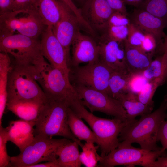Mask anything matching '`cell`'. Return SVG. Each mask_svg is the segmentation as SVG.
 I'll return each instance as SVG.
<instances>
[{
  "instance_id": "cell-1",
  "label": "cell",
  "mask_w": 167,
  "mask_h": 167,
  "mask_svg": "<svg viewBox=\"0 0 167 167\" xmlns=\"http://www.w3.org/2000/svg\"><path fill=\"white\" fill-rule=\"evenodd\" d=\"M47 98L70 104L79 97L70 78L46 61L43 56L28 66Z\"/></svg>"
},
{
  "instance_id": "cell-2",
  "label": "cell",
  "mask_w": 167,
  "mask_h": 167,
  "mask_svg": "<svg viewBox=\"0 0 167 167\" xmlns=\"http://www.w3.org/2000/svg\"><path fill=\"white\" fill-rule=\"evenodd\" d=\"M165 102L164 99L154 112L141 116L139 120L124 127L119 135L120 144L129 146L136 143L148 150H161L156 143L157 137L161 125L167 118Z\"/></svg>"
},
{
  "instance_id": "cell-3",
  "label": "cell",
  "mask_w": 167,
  "mask_h": 167,
  "mask_svg": "<svg viewBox=\"0 0 167 167\" xmlns=\"http://www.w3.org/2000/svg\"><path fill=\"white\" fill-rule=\"evenodd\" d=\"M69 107L84 119L92 130L98 140L101 157L118 147L121 131L126 126L137 120L124 122L115 118L110 119L98 117L88 111L79 99L72 102Z\"/></svg>"
},
{
  "instance_id": "cell-4",
  "label": "cell",
  "mask_w": 167,
  "mask_h": 167,
  "mask_svg": "<svg viewBox=\"0 0 167 167\" xmlns=\"http://www.w3.org/2000/svg\"><path fill=\"white\" fill-rule=\"evenodd\" d=\"M67 102L47 98L35 121L34 135L52 138L60 136L83 145L72 132L68 123Z\"/></svg>"
},
{
  "instance_id": "cell-5",
  "label": "cell",
  "mask_w": 167,
  "mask_h": 167,
  "mask_svg": "<svg viewBox=\"0 0 167 167\" xmlns=\"http://www.w3.org/2000/svg\"><path fill=\"white\" fill-rule=\"evenodd\" d=\"M70 141L65 138L56 139L35 135L18 155L11 157V166L31 167L42 162L54 161L57 159L59 148Z\"/></svg>"
},
{
  "instance_id": "cell-6",
  "label": "cell",
  "mask_w": 167,
  "mask_h": 167,
  "mask_svg": "<svg viewBox=\"0 0 167 167\" xmlns=\"http://www.w3.org/2000/svg\"><path fill=\"white\" fill-rule=\"evenodd\" d=\"M45 27L36 8L12 11L0 14V35L19 34L37 38Z\"/></svg>"
},
{
  "instance_id": "cell-7",
  "label": "cell",
  "mask_w": 167,
  "mask_h": 167,
  "mask_svg": "<svg viewBox=\"0 0 167 167\" xmlns=\"http://www.w3.org/2000/svg\"><path fill=\"white\" fill-rule=\"evenodd\" d=\"M167 156L166 149L163 148L157 151H149L119 143L117 148L107 155L101 156L98 167L139 165L150 167L158 157Z\"/></svg>"
},
{
  "instance_id": "cell-8",
  "label": "cell",
  "mask_w": 167,
  "mask_h": 167,
  "mask_svg": "<svg viewBox=\"0 0 167 167\" xmlns=\"http://www.w3.org/2000/svg\"><path fill=\"white\" fill-rule=\"evenodd\" d=\"M7 89L8 100H32L45 101L47 99L28 66L15 64L11 65Z\"/></svg>"
},
{
  "instance_id": "cell-9",
  "label": "cell",
  "mask_w": 167,
  "mask_h": 167,
  "mask_svg": "<svg viewBox=\"0 0 167 167\" xmlns=\"http://www.w3.org/2000/svg\"><path fill=\"white\" fill-rule=\"evenodd\" d=\"M0 36V52L11 55L15 64L28 66L43 56L37 38L19 34Z\"/></svg>"
},
{
  "instance_id": "cell-10",
  "label": "cell",
  "mask_w": 167,
  "mask_h": 167,
  "mask_svg": "<svg viewBox=\"0 0 167 167\" xmlns=\"http://www.w3.org/2000/svg\"><path fill=\"white\" fill-rule=\"evenodd\" d=\"M73 86L81 103L91 113L101 112L127 121L126 111L120 101L105 92L85 86L76 84Z\"/></svg>"
},
{
  "instance_id": "cell-11",
  "label": "cell",
  "mask_w": 167,
  "mask_h": 167,
  "mask_svg": "<svg viewBox=\"0 0 167 167\" xmlns=\"http://www.w3.org/2000/svg\"><path fill=\"white\" fill-rule=\"evenodd\" d=\"M75 69L74 76L76 84L108 94L109 80L113 71L107 66L99 61Z\"/></svg>"
},
{
  "instance_id": "cell-12",
  "label": "cell",
  "mask_w": 167,
  "mask_h": 167,
  "mask_svg": "<svg viewBox=\"0 0 167 167\" xmlns=\"http://www.w3.org/2000/svg\"><path fill=\"white\" fill-rule=\"evenodd\" d=\"M40 41L42 55L52 65L69 78L70 56L55 36L52 27L46 26Z\"/></svg>"
},
{
  "instance_id": "cell-13",
  "label": "cell",
  "mask_w": 167,
  "mask_h": 167,
  "mask_svg": "<svg viewBox=\"0 0 167 167\" xmlns=\"http://www.w3.org/2000/svg\"><path fill=\"white\" fill-rule=\"evenodd\" d=\"M82 27L73 11L63 2L61 7V17L58 23L52 27L54 33L70 56L71 46L76 35Z\"/></svg>"
},
{
  "instance_id": "cell-14",
  "label": "cell",
  "mask_w": 167,
  "mask_h": 167,
  "mask_svg": "<svg viewBox=\"0 0 167 167\" xmlns=\"http://www.w3.org/2000/svg\"><path fill=\"white\" fill-rule=\"evenodd\" d=\"M70 62L75 68L83 63L99 61L100 46L91 37L78 32L72 43Z\"/></svg>"
},
{
  "instance_id": "cell-15",
  "label": "cell",
  "mask_w": 167,
  "mask_h": 167,
  "mask_svg": "<svg viewBox=\"0 0 167 167\" xmlns=\"http://www.w3.org/2000/svg\"><path fill=\"white\" fill-rule=\"evenodd\" d=\"M81 11L84 19L95 32H104L115 11L106 0H87Z\"/></svg>"
},
{
  "instance_id": "cell-16",
  "label": "cell",
  "mask_w": 167,
  "mask_h": 167,
  "mask_svg": "<svg viewBox=\"0 0 167 167\" xmlns=\"http://www.w3.org/2000/svg\"><path fill=\"white\" fill-rule=\"evenodd\" d=\"M98 43L100 46V61L113 71L128 70L124 41H117L103 35Z\"/></svg>"
},
{
  "instance_id": "cell-17",
  "label": "cell",
  "mask_w": 167,
  "mask_h": 167,
  "mask_svg": "<svg viewBox=\"0 0 167 167\" xmlns=\"http://www.w3.org/2000/svg\"><path fill=\"white\" fill-rule=\"evenodd\" d=\"M128 17L131 22L145 32L153 35L162 43L166 35L164 30L167 24L162 19L143 9L136 8Z\"/></svg>"
},
{
  "instance_id": "cell-18",
  "label": "cell",
  "mask_w": 167,
  "mask_h": 167,
  "mask_svg": "<svg viewBox=\"0 0 167 167\" xmlns=\"http://www.w3.org/2000/svg\"><path fill=\"white\" fill-rule=\"evenodd\" d=\"M35 121L22 119L11 121L6 128L9 141L22 151L31 143L34 137Z\"/></svg>"
},
{
  "instance_id": "cell-19",
  "label": "cell",
  "mask_w": 167,
  "mask_h": 167,
  "mask_svg": "<svg viewBox=\"0 0 167 167\" xmlns=\"http://www.w3.org/2000/svg\"><path fill=\"white\" fill-rule=\"evenodd\" d=\"M46 101L22 99L8 100L6 107L8 110L21 119L36 121Z\"/></svg>"
},
{
  "instance_id": "cell-20",
  "label": "cell",
  "mask_w": 167,
  "mask_h": 167,
  "mask_svg": "<svg viewBox=\"0 0 167 167\" xmlns=\"http://www.w3.org/2000/svg\"><path fill=\"white\" fill-rule=\"evenodd\" d=\"M124 50L126 65L131 73H141L146 70L152 60V56L139 48L131 46L125 41Z\"/></svg>"
},
{
  "instance_id": "cell-21",
  "label": "cell",
  "mask_w": 167,
  "mask_h": 167,
  "mask_svg": "<svg viewBox=\"0 0 167 167\" xmlns=\"http://www.w3.org/2000/svg\"><path fill=\"white\" fill-rule=\"evenodd\" d=\"M62 1L36 0V11L45 26L53 27L58 22L61 17V7Z\"/></svg>"
},
{
  "instance_id": "cell-22",
  "label": "cell",
  "mask_w": 167,
  "mask_h": 167,
  "mask_svg": "<svg viewBox=\"0 0 167 167\" xmlns=\"http://www.w3.org/2000/svg\"><path fill=\"white\" fill-rule=\"evenodd\" d=\"M68 123L72 132L80 141H90L98 144V140L93 131L84 123L82 118L70 108L67 110Z\"/></svg>"
},
{
  "instance_id": "cell-23",
  "label": "cell",
  "mask_w": 167,
  "mask_h": 167,
  "mask_svg": "<svg viewBox=\"0 0 167 167\" xmlns=\"http://www.w3.org/2000/svg\"><path fill=\"white\" fill-rule=\"evenodd\" d=\"M131 73L128 70L113 71L109 82L108 95L119 101L128 93V81Z\"/></svg>"
},
{
  "instance_id": "cell-24",
  "label": "cell",
  "mask_w": 167,
  "mask_h": 167,
  "mask_svg": "<svg viewBox=\"0 0 167 167\" xmlns=\"http://www.w3.org/2000/svg\"><path fill=\"white\" fill-rule=\"evenodd\" d=\"M78 143L70 141L61 146L58 149L57 161L59 167H79L81 162Z\"/></svg>"
},
{
  "instance_id": "cell-25",
  "label": "cell",
  "mask_w": 167,
  "mask_h": 167,
  "mask_svg": "<svg viewBox=\"0 0 167 167\" xmlns=\"http://www.w3.org/2000/svg\"><path fill=\"white\" fill-rule=\"evenodd\" d=\"M9 54L0 53V126L8 100V75L11 67Z\"/></svg>"
},
{
  "instance_id": "cell-26",
  "label": "cell",
  "mask_w": 167,
  "mask_h": 167,
  "mask_svg": "<svg viewBox=\"0 0 167 167\" xmlns=\"http://www.w3.org/2000/svg\"><path fill=\"white\" fill-rule=\"evenodd\" d=\"M126 111L127 120L133 121L139 115L151 113L153 106L144 104L139 101L137 95L129 92L119 100Z\"/></svg>"
},
{
  "instance_id": "cell-27",
  "label": "cell",
  "mask_w": 167,
  "mask_h": 167,
  "mask_svg": "<svg viewBox=\"0 0 167 167\" xmlns=\"http://www.w3.org/2000/svg\"><path fill=\"white\" fill-rule=\"evenodd\" d=\"M141 73L148 81L160 79L166 81L167 79V52L159 55Z\"/></svg>"
},
{
  "instance_id": "cell-28",
  "label": "cell",
  "mask_w": 167,
  "mask_h": 167,
  "mask_svg": "<svg viewBox=\"0 0 167 167\" xmlns=\"http://www.w3.org/2000/svg\"><path fill=\"white\" fill-rule=\"evenodd\" d=\"M94 143L86 142L81 147L82 152L80 153V159L82 164L87 167H98L101 156L97 153L99 147L95 146Z\"/></svg>"
},
{
  "instance_id": "cell-29",
  "label": "cell",
  "mask_w": 167,
  "mask_h": 167,
  "mask_svg": "<svg viewBox=\"0 0 167 167\" xmlns=\"http://www.w3.org/2000/svg\"><path fill=\"white\" fill-rule=\"evenodd\" d=\"M138 8L160 18L167 24V0H145Z\"/></svg>"
},
{
  "instance_id": "cell-30",
  "label": "cell",
  "mask_w": 167,
  "mask_h": 167,
  "mask_svg": "<svg viewBox=\"0 0 167 167\" xmlns=\"http://www.w3.org/2000/svg\"><path fill=\"white\" fill-rule=\"evenodd\" d=\"M165 81L160 79L149 81L137 95L138 100L143 104L153 106L152 98L157 88Z\"/></svg>"
},
{
  "instance_id": "cell-31",
  "label": "cell",
  "mask_w": 167,
  "mask_h": 167,
  "mask_svg": "<svg viewBox=\"0 0 167 167\" xmlns=\"http://www.w3.org/2000/svg\"><path fill=\"white\" fill-rule=\"evenodd\" d=\"M128 28V36L125 41L130 45L140 48L146 32L131 22Z\"/></svg>"
},
{
  "instance_id": "cell-32",
  "label": "cell",
  "mask_w": 167,
  "mask_h": 167,
  "mask_svg": "<svg viewBox=\"0 0 167 167\" xmlns=\"http://www.w3.org/2000/svg\"><path fill=\"white\" fill-rule=\"evenodd\" d=\"M128 32V26L107 25L103 35L117 41L124 42L127 38Z\"/></svg>"
},
{
  "instance_id": "cell-33",
  "label": "cell",
  "mask_w": 167,
  "mask_h": 167,
  "mask_svg": "<svg viewBox=\"0 0 167 167\" xmlns=\"http://www.w3.org/2000/svg\"><path fill=\"white\" fill-rule=\"evenodd\" d=\"M9 141L6 128L0 126V167H11V157L7 152L6 144Z\"/></svg>"
},
{
  "instance_id": "cell-34",
  "label": "cell",
  "mask_w": 167,
  "mask_h": 167,
  "mask_svg": "<svg viewBox=\"0 0 167 167\" xmlns=\"http://www.w3.org/2000/svg\"><path fill=\"white\" fill-rule=\"evenodd\" d=\"M148 81L142 73H132L128 83L129 92L137 95Z\"/></svg>"
},
{
  "instance_id": "cell-35",
  "label": "cell",
  "mask_w": 167,
  "mask_h": 167,
  "mask_svg": "<svg viewBox=\"0 0 167 167\" xmlns=\"http://www.w3.org/2000/svg\"><path fill=\"white\" fill-rule=\"evenodd\" d=\"M162 43L159 42L152 34L146 32L144 39L139 49L152 56L156 51L159 53V49Z\"/></svg>"
},
{
  "instance_id": "cell-36",
  "label": "cell",
  "mask_w": 167,
  "mask_h": 167,
  "mask_svg": "<svg viewBox=\"0 0 167 167\" xmlns=\"http://www.w3.org/2000/svg\"><path fill=\"white\" fill-rule=\"evenodd\" d=\"M130 23L128 15L119 11H114L109 18L107 26H128Z\"/></svg>"
},
{
  "instance_id": "cell-37",
  "label": "cell",
  "mask_w": 167,
  "mask_h": 167,
  "mask_svg": "<svg viewBox=\"0 0 167 167\" xmlns=\"http://www.w3.org/2000/svg\"><path fill=\"white\" fill-rule=\"evenodd\" d=\"M36 0H10L11 11L36 8Z\"/></svg>"
},
{
  "instance_id": "cell-38",
  "label": "cell",
  "mask_w": 167,
  "mask_h": 167,
  "mask_svg": "<svg viewBox=\"0 0 167 167\" xmlns=\"http://www.w3.org/2000/svg\"><path fill=\"white\" fill-rule=\"evenodd\" d=\"M157 141H160L162 148L167 149V118L160 126L157 135Z\"/></svg>"
},
{
  "instance_id": "cell-39",
  "label": "cell",
  "mask_w": 167,
  "mask_h": 167,
  "mask_svg": "<svg viewBox=\"0 0 167 167\" xmlns=\"http://www.w3.org/2000/svg\"><path fill=\"white\" fill-rule=\"evenodd\" d=\"M62 0L70 7L75 14L81 25L83 27H87L88 25V24L82 16L81 9L78 8L76 6L72 0Z\"/></svg>"
},
{
  "instance_id": "cell-40",
  "label": "cell",
  "mask_w": 167,
  "mask_h": 167,
  "mask_svg": "<svg viewBox=\"0 0 167 167\" xmlns=\"http://www.w3.org/2000/svg\"><path fill=\"white\" fill-rule=\"evenodd\" d=\"M110 6L115 11L128 15L125 4L122 0H106Z\"/></svg>"
},
{
  "instance_id": "cell-41",
  "label": "cell",
  "mask_w": 167,
  "mask_h": 167,
  "mask_svg": "<svg viewBox=\"0 0 167 167\" xmlns=\"http://www.w3.org/2000/svg\"><path fill=\"white\" fill-rule=\"evenodd\" d=\"M150 167H167V156L158 157Z\"/></svg>"
},
{
  "instance_id": "cell-42",
  "label": "cell",
  "mask_w": 167,
  "mask_h": 167,
  "mask_svg": "<svg viewBox=\"0 0 167 167\" xmlns=\"http://www.w3.org/2000/svg\"><path fill=\"white\" fill-rule=\"evenodd\" d=\"M11 11L10 0H0V14Z\"/></svg>"
},
{
  "instance_id": "cell-43",
  "label": "cell",
  "mask_w": 167,
  "mask_h": 167,
  "mask_svg": "<svg viewBox=\"0 0 167 167\" xmlns=\"http://www.w3.org/2000/svg\"><path fill=\"white\" fill-rule=\"evenodd\" d=\"M31 167H59L57 159L53 161H48L46 162L37 164L32 165Z\"/></svg>"
},
{
  "instance_id": "cell-44",
  "label": "cell",
  "mask_w": 167,
  "mask_h": 167,
  "mask_svg": "<svg viewBox=\"0 0 167 167\" xmlns=\"http://www.w3.org/2000/svg\"><path fill=\"white\" fill-rule=\"evenodd\" d=\"M125 4L132 5L138 8L145 0H122Z\"/></svg>"
},
{
  "instance_id": "cell-45",
  "label": "cell",
  "mask_w": 167,
  "mask_h": 167,
  "mask_svg": "<svg viewBox=\"0 0 167 167\" xmlns=\"http://www.w3.org/2000/svg\"><path fill=\"white\" fill-rule=\"evenodd\" d=\"M167 52V35H166L164 37L163 41L161 45L159 51L160 55L162 54L165 52Z\"/></svg>"
},
{
  "instance_id": "cell-46",
  "label": "cell",
  "mask_w": 167,
  "mask_h": 167,
  "mask_svg": "<svg viewBox=\"0 0 167 167\" xmlns=\"http://www.w3.org/2000/svg\"><path fill=\"white\" fill-rule=\"evenodd\" d=\"M165 107L166 109H167V97L165 99Z\"/></svg>"
},
{
  "instance_id": "cell-47",
  "label": "cell",
  "mask_w": 167,
  "mask_h": 167,
  "mask_svg": "<svg viewBox=\"0 0 167 167\" xmlns=\"http://www.w3.org/2000/svg\"><path fill=\"white\" fill-rule=\"evenodd\" d=\"M78 0L79 1H83V0Z\"/></svg>"
}]
</instances>
